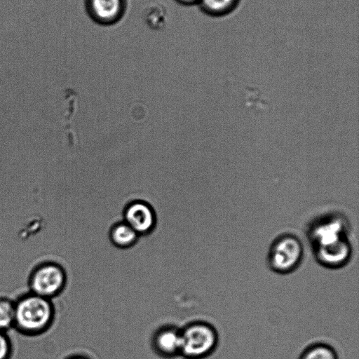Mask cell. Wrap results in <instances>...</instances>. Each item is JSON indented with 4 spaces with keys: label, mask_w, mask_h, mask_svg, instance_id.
<instances>
[{
    "label": "cell",
    "mask_w": 359,
    "mask_h": 359,
    "mask_svg": "<svg viewBox=\"0 0 359 359\" xmlns=\"http://www.w3.org/2000/svg\"><path fill=\"white\" fill-rule=\"evenodd\" d=\"M14 301L13 329L19 334L36 337L46 334L53 327L56 310L52 299L27 290L20 294Z\"/></svg>",
    "instance_id": "1"
},
{
    "label": "cell",
    "mask_w": 359,
    "mask_h": 359,
    "mask_svg": "<svg viewBox=\"0 0 359 359\" xmlns=\"http://www.w3.org/2000/svg\"><path fill=\"white\" fill-rule=\"evenodd\" d=\"M181 355L185 359H204L212 355L219 343L216 328L203 320L192 321L182 329Z\"/></svg>",
    "instance_id": "2"
},
{
    "label": "cell",
    "mask_w": 359,
    "mask_h": 359,
    "mask_svg": "<svg viewBox=\"0 0 359 359\" xmlns=\"http://www.w3.org/2000/svg\"><path fill=\"white\" fill-rule=\"evenodd\" d=\"M304 245L294 233H283L271 243L266 255V264L273 272L286 275L294 272L302 264Z\"/></svg>",
    "instance_id": "3"
},
{
    "label": "cell",
    "mask_w": 359,
    "mask_h": 359,
    "mask_svg": "<svg viewBox=\"0 0 359 359\" xmlns=\"http://www.w3.org/2000/svg\"><path fill=\"white\" fill-rule=\"evenodd\" d=\"M67 283V274L65 268L50 259L36 263L27 277L29 291L52 300L62 293Z\"/></svg>",
    "instance_id": "4"
},
{
    "label": "cell",
    "mask_w": 359,
    "mask_h": 359,
    "mask_svg": "<svg viewBox=\"0 0 359 359\" xmlns=\"http://www.w3.org/2000/svg\"><path fill=\"white\" fill-rule=\"evenodd\" d=\"M351 224L339 212H329L314 218L306 228V238L311 248L325 245L349 238Z\"/></svg>",
    "instance_id": "5"
},
{
    "label": "cell",
    "mask_w": 359,
    "mask_h": 359,
    "mask_svg": "<svg viewBox=\"0 0 359 359\" xmlns=\"http://www.w3.org/2000/svg\"><path fill=\"white\" fill-rule=\"evenodd\" d=\"M316 261L328 269H339L346 266L353 256L349 238L311 248Z\"/></svg>",
    "instance_id": "6"
},
{
    "label": "cell",
    "mask_w": 359,
    "mask_h": 359,
    "mask_svg": "<svg viewBox=\"0 0 359 359\" xmlns=\"http://www.w3.org/2000/svg\"><path fill=\"white\" fill-rule=\"evenodd\" d=\"M123 221L140 236L151 233L155 228L156 217L151 206L143 201L129 203L123 210Z\"/></svg>",
    "instance_id": "7"
},
{
    "label": "cell",
    "mask_w": 359,
    "mask_h": 359,
    "mask_svg": "<svg viewBox=\"0 0 359 359\" xmlns=\"http://www.w3.org/2000/svg\"><path fill=\"white\" fill-rule=\"evenodd\" d=\"M90 17L97 23L110 25L118 22L126 9V0H86Z\"/></svg>",
    "instance_id": "8"
},
{
    "label": "cell",
    "mask_w": 359,
    "mask_h": 359,
    "mask_svg": "<svg viewBox=\"0 0 359 359\" xmlns=\"http://www.w3.org/2000/svg\"><path fill=\"white\" fill-rule=\"evenodd\" d=\"M180 329L173 325H165L155 331L151 346L158 356L172 359L181 355Z\"/></svg>",
    "instance_id": "9"
},
{
    "label": "cell",
    "mask_w": 359,
    "mask_h": 359,
    "mask_svg": "<svg viewBox=\"0 0 359 359\" xmlns=\"http://www.w3.org/2000/svg\"><path fill=\"white\" fill-rule=\"evenodd\" d=\"M140 236L123 220L115 223L110 229L109 238L111 243L121 249L133 246Z\"/></svg>",
    "instance_id": "10"
},
{
    "label": "cell",
    "mask_w": 359,
    "mask_h": 359,
    "mask_svg": "<svg viewBox=\"0 0 359 359\" xmlns=\"http://www.w3.org/2000/svg\"><path fill=\"white\" fill-rule=\"evenodd\" d=\"M298 359H339L336 349L325 342H315L306 346Z\"/></svg>",
    "instance_id": "11"
},
{
    "label": "cell",
    "mask_w": 359,
    "mask_h": 359,
    "mask_svg": "<svg viewBox=\"0 0 359 359\" xmlns=\"http://www.w3.org/2000/svg\"><path fill=\"white\" fill-rule=\"evenodd\" d=\"M240 0H199L198 5L206 14L223 16L233 11Z\"/></svg>",
    "instance_id": "12"
},
{
    "label": "cell",
    "mask_w": 359,
    "mask_h": 359,
    "mask_svg": "<svg viewBox=\"0 0 359 359\" xmlns=\"http://www.w3.org/2000/svg\"><path fill=\"white\" fill-rule=\"evenodd\" d=\"M15 301L6 296H0V330L8 332L14 328Z\"/></svg>",
    "instance_id": "13"
},
{
    "label": "cell",
    "mask_w": 359,
    "mask_h": 359,
    "mask_svg": "<svg viewBox=\"0 0 359 359\" xmlns=\"http://www.w3.org/2000/svg\"><path fill=\"white\" fill-rule=\"evenodd\" d=\"M145 21L152 29H160L166 22V13L160 5L149 6L145 12Z\"/></svg>",
    "instance_id": "14"
},
{
    "label": "cell",
    "mask_w": 359,
    "mask_h": 359,
    "mask_svg": "<svg viewBox=\"0 0 359 359\" xmlns=\"http://www.w3.org/2000/svg\"><path fill=\"white\" fill-rule=\"evenodd\" d=\"M14 346L8 332L0 330V359H12Z\"/></svg>",
    "instance_id": "15"
},
{
    "label": "cell",
    "mask_w": 359,
    "mask_h": 359,
    "mask_svg": "<svg viewBox=\"0 0 359 359\" xmlns=\"http://www.w3.org/2000/svg\"><path fill=\"white\" fill-rule=\"evenodd\" d=\"M175 1H177L178 3H180L181 4L187 5V6L198 4V1H199V0H175Z\"/></svg>",
    "instance_id": "16"
},
{
    "label": "cell",
    "mask_w": 359,
    "mask_h": 359,
    "mask_svg": "<svg viewBox=\"0 0 359 359\" xmlns=\"http://www.w3.org/2000/svg\"><path fill=\"white\" fill-rule=\"evenodd\" d=\"M64 359H90L89 357L83 354H73L66 357Z\"/></svg>",
    "instance_id": "17"
}]
</instances>
